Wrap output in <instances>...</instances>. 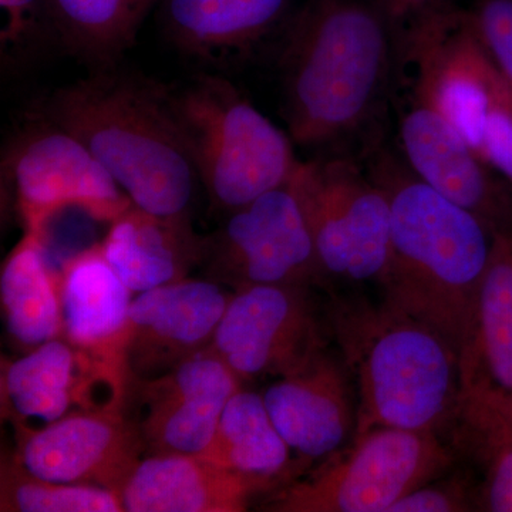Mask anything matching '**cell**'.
<instances>
[{"label": "cell", "instance_id": "12", "mask_svg": "<svg viewBox=\"0 0 512 512\" xmlns=\"http://www.w3.org/2000/svg\"><path fill=\"white\" fill-rule=\"evenodd\" d=\"M239 389L242 380L211 349L167 375L128 383L126 403H133L130 417L143 437L146 457L200 454Z\"/></svg>", "mask_w": 512, "mask_h": 512}, {"label": "cell", "instance_id": "23", "mask_svg": "<svg viewBox=\"0 0 512 512\" xmlns=\"http://www.w3.org/2000/svg\"><path fill=\"white\" fill-rule=\"evenodd\" d=\"M6 329L22 348L62 338L59 279L46 262L43 235L25 231L6 256L0 275Z\"/></svg>", "mask_w": 512, "mask_h": 512}, {"label": "cell", "instance_id": "20", "mask_svg": "<svg viewBox=\"0 0 512 512\" xmlns=\"http://www.w3.org/2000/svg\"><path fill=\"white\" fill-rule=\"evenodd\" d=\"M291 0H160L158 23L185 56L222 66L245 55L284 18Z\"/></svg>", "mask_w": 512, "mask_h": 512}, {"label": "cell", "instance_id": "25", "mask_svg": "<svg viewBox=\"0 0 512 512\" xmlns=\"http://www.w3.org/2000/svg\"><path fill=\"white\" fill-rule=\"evenodd\" d=\"M456 453L480 470L478 511L512 512V417L495 404L463 393L450 433Z\"/></svg>", "mask_w": 512, "mask_h": 512}, {"label": "cell", "instance_id": "26", "mask_svg": "<svg viewBox=\"0 0 512 512\" xmlns=\"http://www.w3.org/2000/svg\"><path fill=\"white\" fill-rule=\"evenodd\" d=\"M2 512H123L120 493L96 485L56 483L33 476L16 457L2 461Z\"/></svg>", "mask_w": 512, "mask_h": 512}, {"label": "cell", "instance_id": "2", "mask_svg": "<svg viewBox=\"0 0 512 512\" xmlns=\"http://www.w3.org/2000/svg\"><path fill=\"white\" fill-rule=\"evenodd\" d=\"M380 163L370 174L390 202L389 262L380 296L436 329L461 356L473 333L494 234L412 170Z\"/></svg>", "mask_w": 512, "mask_h": 512}, {"label": "cell", "instance_id": "10", "mask_svg": "<svg viewBox=\"0 0 512 512\" xmlns=\"http://www.w3.org/2000/svg\"><path fill=\"white\" fill-rule=\"evenodd\" d=\"M2 174L23 228L37 234H45L49 221L66 208L111 224L133 205L79 138L42 116L10 141Z\"/></svg>", "mask_w": 512, "mask_h": 512}, {"label": "cell", "instance_id": "5", "mask_svg": "<svg viewBox=\"0 0 512 512\" xmlns=\"http://www.w3.org/2000/svg\"><path fill=\"white\" fill-rule=\"evenodd\" d=\"M170 106L198 181L224 214L282 187L301 164L291 136L224 77L170 87Z\"/></svg>", "mask_w": 512, "mask_h": 512}, {"label": "cell", "instance_id": "24", "mask_svg": "<svg viewBox=\"0 0 512 512\" xmlns=\"http://www.w3.org/2000/svg\"><path fill=\"white\" fill-rule=\"evenodd\" d=\"M160 0H49L53 37L97 70L113 69Z\"/></svg>", "mask_w": 512, "mask_h": 512}, {"label": "cell", "instance_id": "9", "mask_svg": "<svg viewBox=\"0 0 512 512\" xmlns=\"http://www.w3.org/2000/svg\"><path fill=\"white\" fill-rule=\"evenodd\" d=\"M204 238L201 265L232 291L259 285L330 291L291 180L238 210Z\"/></svg>", "mask_w": 512, "mask_h": 512}, {"label": "cell", "instance_id": "11", "mask_svg": "<svg viewBox=\"0 0 512 512\" xmlns=\"http://www.w3.org/2000/svg\"><path fill=\"white\" fill-rule=\"evenodd\" d=\"M16 456L33 476L120 493L146 457L143 437L124 409L74 410L46 426L19 427Z\"/></svg>", "mask_w": 512, "mask_h": 512}, {"label": "cell", "instance_id": "7", "mask_svg": "<svg viewBox=\"0 0 512 512\" xmlns=\"http://www.w3.org/2000/svg\"><path fill=\"white\" fill-rule=\"evenodd\" d=\"M291 184L330 291L382 285L390 252V202L382 185L348 158L299 164Z\"/></svg>", "mask_w": 512, "mask_h": 512}, {"label": "cell", "instance_id": "1", "mask_svg": "<svg viewBox=\"0 0 512 512\" xmlns=\"http://www.w3.org/2000/svg\"><path fill=\"white\" fill-rule=\"evenodd\" d=\"M333 345L357 397V434L379 427L448 436L463 397L460 353L382 296L328 292Z\"/></svg>", "mask_w": 512, "mask_h": 512}, {"label": "cell", "instance_id": "29", "mask_svg": "<svg viewBox=\"0 0 512 512\" xmlns=\"http://www.w3.org/2000/svg\"><path fill=\"white\" fill-rule=\"evenodd\" d=\"M6 23L2 29V49L29 47L45 30L52 33L49 0H0Z\"/></svg>", "mask_w": 512, "mask_h": 512}, {"label": "cell", "instance_id": "28", "mask_svg": "<svg viewBox=\"0 0 512 512\" xmlns=\"http://www.w3.org/2000/svg\"><path fill=\"white\" fill-rule=\"evenodd\" d=\"M468 25L512 89V0H481Z\"/></svg>", "mask_w": 512, "mask_h": 512}, {"label": "cell", "instance_id": "6", "mask_svg": "<svg viewBox=\"0 0 512 512\" xmlns=\"http://www.w3.org/2000/svg\"><path fill=\"white\" fill-rule=\"evenodd\" d=\"M453 446L430 431L379 427L268 493L271 512H389L414 488L448 473Z\"/></svg>", "mask_w": 512, "mask_h": 512}, {"label": "cell", "instance_id": "27", "mask_svg": "<svg viewBox=\"0 0 512 512\" xmlns=\"http://www.w3.org/2000/svg\"><path fill=\"white\" fill-rule=\"evenodd\" d=\"M478 511L477 484L470 476L436 478L414 488L390 507L389 512Z\"/></svg>", "mask_w": 512, "mask_h": 512}, {"label": "cell", "instance_id": "4", "mask_svg": "<svg viewBox=\"0 0 512 512\" xmlns=\"http://www.w3.org/2000/svg\"><path fill=\"white\" fill-rule=\"evenodd\" d=\"M386 20L359 0H309L281 56L293 143L323 147L359 130L383 100L393 67Z\"/></svg>", "mask_w": 512, "mask_h": 512}, {"label": "cell", "instance_id": "19", "mask_svg": "<svg viewBox=\"0 0 512 512\" xmlns=\"http://www.w3.org/2000/svg\"><path fill=\"white\" fill-rule=\"evenodd\" d=\"M460 362L463 393L512 417V231L494 234L473 333Z\"/></svg>", "mask_w": 512, "mask_h": 512}, {"label": "cell", "instance_id": "8", "mask_svg": "<svg viewBox=\"0 0 512 512\" xmlns=\"http://www.w3.org/2000/svg\"><path fill=\"white\" fill-rule=\"evenodd\" d=\"M332 345L328 291L259 285L232 293L208 349L244 383L299 372Z\"/></svg>", "mask_w": 512, "mask_h": 512}, {"label": "cell", "instance_id": "15", "mask_svg": "<svg viewBox=\"0 0 512 512\" xmlns=\"http://www.w3.org/2000/svg\"><path fill=\"white\" fill-rule=\"evenodd\" d=\"M400 140L416 177L473 212L493 234L512 231V185L417 92L400 117Z\"/></svg>", "mask_w": 512, "mask_h": 512}, {"label": "cell", "instance_id": "16", "mask_svg": "<svg viewBox=\"0 0 512 512\" xmlns=\"http://www.w3.org/2000/svg\"><path fill=\"white\" fill-rule=\"evenodd\" d=\"M127 384L57 338L30 349L2 372L3 406L19 426L50 424L77 410L124 409Z\"/></svg>", "mask_w": 512, "mask_h": 512}, {"label": "cell", "instance_id": "18", "mask_svg": "<svg viewBox=\"0 0 512 512\" xmlns=\"http://www.w3.org/2000/svg\"><path fill=\"white\" fill-rule=\"evenodd\" d=\"M264 487L197 454L141 460L121 490L128 512H242Z\"/></svg>", "mask_w": 512, "mask_h": 512}, {"label": "cell", "instance_id": "22", "mask_svg": "<svg viewBox=\"0 0 512 512\" xmlns=\"http://www.w3.org/2000/svg\"><path fill=\"white\" fill-rule=\"evenodd\" d=\"M197 456L252 478L265 493L296 477L291 450L269 416L262 393L251 390L239 389L228 400L210 444Z\"/></svg>", "mask_w": 512, "mask_h": 512}, {"label": "cell", "instance_id": "21", "mask_svg": "<svg viewBox=\"0 0 512 512\" xmlns=\"http://www.w3.org/2000/svg\"><path fill=\"white\" fill-rule=\"evenodd\" d=\"M101 244L114 271L136 293L188 278L204 251V238L191 220L160 217L134 204L111 222Z\"/></svg>", "mask_w": 512, "mask_h": 512}, {"label": "cell", "instance_id": "17", "mask_svg": "<svg viewBox=\"0 0 512 512\" xmlns=\"http://www.w3.org/2000/svg\"><path fill=\"white\" fill-rule=\"evenodd\" d=\"M62 338L128 386L124 346L133 299L103 244L67 258L57 272Z\"/></svg>", "mask_w": 512, "mask_h": 512}, {"label": "cell", "instance_id": "13", "mask_svg": "<svg viewBox=\"0 0 512 512\" xmlns=\"http://www.w3.org/2000/svg\"><path fill=\"white\" fill-rule=\"evenodd\" d=\"M232 293L218 282L181 279L138 293L128 313V383L167 375L210 348Z\"/></svg>", "mask_w": 512, "mask_h": 512}, {"label": "cell", "instance_id": "14", "mask_svg": "<svg viewBox=\"0 0 512 512\" xmlns=\"http://www.w3.org/2000/svg\"><path fill=\"white\" fill-rule=\"evenodd\" d=\"M262 397L296 460V477L355 439V383L335 345L299 372L275 379Z\"/></svg>", "mask_w": 512, "mask_h": 512}, {"label": "cell", "instance_id": "3", "mask_svg": "<svg viewBox=\"0 0 512 512\" xmlns=\"http://www.w3.org/2000/svg\"><path fill=\"white\" fill-rule=\"evenodd\" d=\"M39 116L89 148L141 210L188 218L198 181L170 106V87L97 70L47 97Z\"/></svg>", "mask_w": 512, "mask_h": 512}]
</instances>
